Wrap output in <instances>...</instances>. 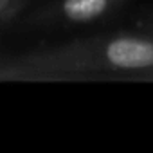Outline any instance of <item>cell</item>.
Returning a JSON list of instances; mask_svg holds the SVG:
<instances>
[{"label": "cell", "instance_id": "cell-4", "mask_svg": "<svg viewBox=\"0 0 153 153\" xmlns=\"http://www.w3.org/2000/svg\"><path fill=\"white\" fill-rule=\"evenodd\" d=\"M0 79H18V70L9 58H0Z\"/></svg>", "mask_w": 153, "mask_h": 153}, {"label": "cell", "instance_id": "cell-2", "mask_svg": "<svg viewBox=\"0 0 153 153\" xmlns=\"http://www.w3.org/2000/svg\"><path fill=\"white\" fill-rule=\"evenodd\" d=\"M121 2L123 0H59L49 15L70 24H88L112 13Z\"/></svg>", "mask_w": 153, "mask_h": 153}, {"label": "cell", "instance_id": "cell-1", "mask_svg": "<svg viewBox=\"0 0 153 153\" xmlns=\"http://www.w3.org/2000/svg\"><path fill=\"white\" fill-rule=\"evenodd\" d=\"M25 79L117 78L153 81V36L115 34L74 42L47 52L16 58Z\"/></svg>", "mask_w": 153, "mask_h": 153}, {"label": "cell", "instance_id": "cell-5", "mask_svg": "<svg viewBox=\"0 0 153 153\" xmlns=\"http://www.w3.org/2000/svg\"><path fill=\"white\" fill-rule=\"evenodd\" d=\"M146 27L151 31V36H153V20H149V24H146Z\"/></svg>", "mask_w": 153, "mask_h": 153}, {"label": "cell", "instance_id": "cell-3", "mask_svg": "<svg viewBox=\"0 0 153 153\" xmlns=\"http://www.w3.org/2000/svg\"><path fill=\"white\" fill-rule=\"evenodd\" d=\"M24 6L25 0H0V24H7L9 20H13Z\"/></svg>", "mask_w": 153, "mask_h": 153}]
</instances>
